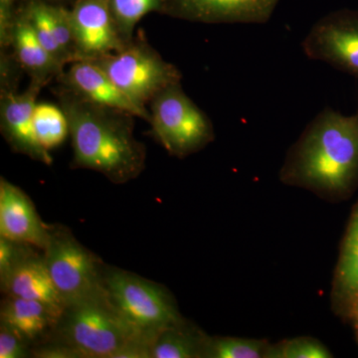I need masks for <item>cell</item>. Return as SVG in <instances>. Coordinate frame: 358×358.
Wrapping results in <instances>:
<instances>
[{"label": "cell", "mask_w": 358, "mask_h": 358, "mask_svg": "<svg viewBox=\"0 0 358 358\" xmlns=\"http://www.w3.org/2000/svg\"><path fill=\"white\" fill-rule=\"evenodd\" d=\"M28 346L13 329L0 324V358L27 357Z\"/></svg>", "instance_id": "24"}, {"label": "cell", "mask_w": 358, "mask_h": 358, "mask_svg": "<svg viewBox=\"0 0 358 358\" xmlns=\"http://www.w3.org/2000/svg\"><path fill=\"white\" fill-rule=\"evenodd\" d=\"M280 0H164L160 13L205 24H264Z\"/></svg>", "instance_id": "9"}, {"label": "cell", "mask_w": 358, "mask_h": 358, "mask_svg": "<svg viewBox=\"0 0 358 358\" xmlns=\"http://www.w3.org/2000/svg\"><path fill=\"white\" fill-rule=\"evenodd\" d=\"M73 148V166L102 173L117 185L138 178L145 167V145L134 133V115L85 101L59 89Z\"/></svg>", "instance_id": "2"}, {"label": "cell", "mask_w": 358, "mask_h": 358, "mask_svg": "<svg viewBox=\"0 0 358 358\" xmlns=\"http://www.w3.org/2000/svg\"><path fill=\"white\" fill-rule=\"evenodd\" d=\"M357 341H358V331H357Z\"/></svg>", "instance_id": "27"}, {"label": "cell", "mask_w": 358, "mask_h": 358, "mask_svg": "<svg viewBox=\"0 0 358 358\" xmlns=\"http://www.w3.org/2000/svg\"><path fill=\"white\" fill-rule=\"evenodd\" d=\"M49 6L50 4L41 1V0H33L28 4L23 13L31 24L37 38L43 44L45 48L50 52L52 56L61 64L69 65L64 51L62 50L56 39L55 31L52 25Z\"/></svg>", "instance_id": "22"}, {"label": "cell", "mask_w": 358, "mask_h": 358, "mask_svg": "<svg viewBox=\"0 0 358 358\" xmlns=\"http://www.w3.org/2000/svg\"><path fill=\"white\" fill-rule=\"evenodd\" d=\"M17 0H0V45L1 49L10 46L11 32L16 14L13 7Z\"/></svg>", "instance_id": "25"}, {"label": "cell", "mask_w": 358, "mask_h": 358, "mask_svg": "<svg viewBox=\"0 0 358 358\" xmlns=\"http://www.w3.org/2000/svg\"><path fill=\"white\" fill-rule=\"evenodd\" d=\"M10 46L13 49L14 60L34 83L44 87L64 72L65 66L56 60L39 41L24 13L16 14Z\"/></svg>", "instance_id": "15"}, {"label": "cell", "mask_w": 358, "mask_h": 358, "mask_svg": "<svg viewBox=\"0 0 358 358\" xmlns=\"http://www.w3.org/2000/svg\"><path fill=\"white\" fill-rule=\"evenodd\" d=\"M208 336L185 319L155 336L150 358H203Z\"/></svg>", "instance_id": "18"}, {"label": "cell", "mask_w": 358, "mask_h": 358, "mask_svg": "<svg viewBox=\"0 0 358 358\" xmlns=\"http://www.w3.org/2000/svg\"><path fill=\"white\" fill-rule=\"evenodd\" d=\"M58 79L63 87L85 101L150 121V112L129 100L106 71L94 61L78 60L71 63L68 70Z\"/></svg>", "instance_id": "12"}, {"label": "cell", "mask_w": 358, "mask_h": 358, "mask_svg": "<svg viewBox=\"0 0 358 358\" xmlns=\"http://www.w3.org/2000/svg\"><path fill=\"white\" fill-rule=\"evenodd\" d=\"M358 296V202L341 242V252L331 286V305L334 312L345 317Z\"/></svg>", "instance_id": "17"}, {"label": "cell", "mask_w": 358, "mask_h": 358, "mask_svg": "<svg viewBox=\"0 0 358 358\" xmlns=\"http://www.w3.org/2000/svg\"><path fill=\"white\" fill-rule=\"evenodd\" d=\"M115 84L141 109L147 110L162 90L181 83L180 71L167 62L147 42L131 41L122 50L96 58Z\"/></svg>", "instance_id": "6"}, {"label": "cell", "mask_w": 358, "mask_h": 358, "mask_svg": "<svg viewBox=\"0 0 358 358\" xmlns=\"http://www.w3.org/2000/svg\"><path fill=\"white\" fill-rule=\"evenodd\" d=\"M164 0H109L110 13L124 43L133 41L134 28L143 16L160 13Z\"/></svg>", "instance_id": "21"}, {"label": "cell", "mask_w": 358, "mask_h": 358, "mask_svg": "<svg viewBox=\"0 0 358 358\" xmlns=\"http://www.w3.org/2000/svg\"><path fill=\"white\" fill-rule=\"evenodd\" d=\"M41 85L30 82L29 87L17 94L13 86H1L0 124L7 143L14 152L50 166V152L45 150L37 141L34 129V110Z\"/></svg>", "instance_id": "10"}, {"label": "cell", "mask_w": 358, "mask_h": 358, "mask_svg": "<svg viewBox=\"0 0 358 358\" xmlns=\"http://www.w3.org/2000/svg\"><path fill=\"white\" fill-rule=\"evenodd\" d=\"M0 322L28 345H36L54 333L59 317L40 301L6 296L1 301Z\"/></svg>", "instance_id": "16"}, {"label": "cell", "mask_w": 358, "mask_h": 358, "mask_svg": "<svg viewBox=\"0 0 358 358\" xmlns=\"http://www.w3.org/2000/svg\"><path fill=\"white\" fill-rule=\"evenodd\" d=\"M301 48L308 59L358 78V10L327 14L310 28Z\"/></svg>", "instance_id": "8"}, {"label": "cell", "mask_w": 358, "mask_h": 358, "mask_svg": "<svg viewBox=\"0 0 358 358\" xmlns=\"http://www.w3.org/2000/svg\"><path fill=\"white\" fill-rule=\"evenodd\" d=\"M329 352L324 343L310 336H300L285 339L272 345L270 358H331Z\"/></svg>", "instance_id": "23"}, {"label": "cell", "mask_w": 358, "mask_h": 358, "mask_svg": "<svg viewBox=\"0 0 358 358\" xmlns=\"http://www.w3.org/2000/svg\"><path fill=\"white\" fill-rule=\"evenodd\" d=\"M51 226L41 220L34 204L18 186L0 179V236L45 249L50 238Z\"/></svg>", "instance_id": "13"}, {"label": "cell", "mask_w": 358, "mask_h": 358, "mask_svg": "<svg viewBox=\"0 0 358 358\" xmlns=\"http://www.w3.org/2000/svg\"><path fill=\"white\" fill-rule=\"evenodd\" d=\"M105 288L122 319L141 336L155 338L185 320L169 289L133 273L106 267Z\"/></svg>", "instance_id": "4"}, {"label": "cell", "mask_w": 358, "mask_h": 358, "mask_svg": "<svg viewBox=\"0 0 358 358\" xmlns=\"http://www.w3.org/2000/svg\"><path fill=\"white\" fill-rule=\"evenodd\" d=\"M271 348L265 339L208 336L203 358H270Z\"/></svg>", "instance_id": "20"}, {"label": "cell", "mask_w": 358, "mask_h": 358, "mask_svg": "<svg viewBox=\"0 0 358 358\" xmlns=\"http://www.w3.org/2000/svg\"><path fill=\"white\" fill-rule=\"evenodd\" d=\"M345 319L350 320L355 327V329L358 331V296L353 301L352 305L350 306V310L346 313Z\"/></svg>", "instance_id": "26"}, {"label": "cell", "mask_w": 358, "mask_h": 358, "mask_svg": "<svg viewBox=\"0 0 358 358\" xmlns=\"http://www.w3.org/2000/svg\"><path fill=\"white\" fill-rule=\"evenodd\" d=\"M43 257L66 307L105 291V266L66 228L51 226Z\"/></svg>", "instance_id": "7"}, {"label": "cell", "mask_w": 358, "mask_h": 358, "mask_svg": "<svg viewBox=\"0 0 358 358\" xmlns=\"http://www.w3.org/2000/svg\"><path fill=\"white\" fill-rule=\"evenodd\" d=\"M70 16L78 60H95L126 46L113 20L109 0H78Z\"/></svg>", "instance_id": "11"}, {"label": "cell", "mask_w": 358, "mask_h": 358, "mask_svg": "<svg viewBox=\"0 0 358 358\" xmlns=\"http://www.w3.org/2000/svg\"><path fill=\"white\" fill-rule=\"evenodd\" d=\"M150 105L152 134L173 157L196 154L215 138L211 120L186 95L181 83L162 90Z\"/></svg>", "instance_id": "5"}, {"label": "cell", "mask_w": 358, "mask_h": 358, "mask_svg": "<svg viewBox=\"0 0 358 358\" xmlns=\"http://www.w3.org/2000/svg\"><path fill=\"white\" fill-rule=\"evenodd\" d=\"M279 178L327 201L350 199L358 188V112H320L289 148Z\"/></svg>", "instance_id": "1"}, {"label": "cell", "mask_w": 358, "mask_h": 358, "mask_svg": "<svg viewBox=\"0 0 358 358\" xmlns=\"http://www.w3.org/2000/svg\"><path fill=\"white\" fill-rule=\"evenodd\" d=\"M34 129L39 145L47 152L63 145L70 136L69 122L62 108L49 103H37Z\"/></svg>", "instance_id": "19"}, {"label": "cell", "mask_w": 358, "mask_h": 358, "mask_svg": "<svg viewBox=\"0 0 358 358\" xmlns=\"http://www.w3.org/2000/svg\"><path fill=\"white\" fill-rule=\"evenodd\" d=\"M54 333L57 336L55 341L69 346L79 358H115L129 341L152 338L129 327L113 305L106 288L68 305Z\"/></svg>", "instance_id": "3"}, {"label": "cell", "mask_w": 358, "mask_h": 358, "mask_svg": "<svg viewBox=\"0 0 358 358\" xmlns=\"http://www.w3.org/2000/svg\"><path fill=\"white\" fill-rule=\"evenodd\" d=\"M30 247L3 277L0 278L1 291L6 296L40 301L60 319L66 308L59 294L44 257Z\"/></svg>", "instance_id": "14"}]
</instances>
